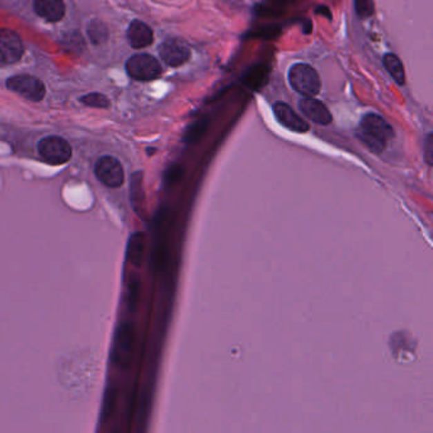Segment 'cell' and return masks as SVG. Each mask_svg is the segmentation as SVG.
<instances>
[{"label": "cell", "instance_id": "obj_9", "mask_svg": "<svg viewBox=\"0 0 433 433\" xmlns=\"http://www.w3.org/2000/svg\"><path fill=\"white\" fill-rule=\"evenodd\" d=\"M273 113H275L276 119L290 131L304 134L310 128L307 121L300 117L299 115L286 103L276 102L273 104Z\"/></svg>", "mask_w": 433, "mask_h": 433}, {"label": "cell", "instance_id": "obj_10", "mask_svg": "<svg viewBox=\"0 0 433 433\" xmlns=\"http://www.w3.org/2000/svg\"><path fill=\"white\" fill-rule=\"evenodd\" d=\"M299 108L309 119L318 125L327 126L333 119L331 112L325 107V104L314 99L313 97H304L302 99H300Z\"/></svg>", "mask_w": 433, "mask_h": 433}, {"label": "cell", "instance_id": "obj_2", "mask_svg": "<svg viewBox=\"0 0 433 433\" xmlns=\"http://www.w3.org/2000/svg\"><path fill=\"white\" fill-rule=\"evenodd\" d=\"M289 81L298 93L304 97H315L320 92L322 81L314 68L307 64H295L289 71Z\"/></svg>", "mask_w": 433, "mask_h": 433}, {"label": "cell", "instance_id": "obj_18", "mask_svg": "<svg viewBox=\"0 0 433 433\" xmlns=\"http://www.w3.org/2000/svg\"><path fill=\"white\" fill-rule=\"evenodd\" d=\"M354 9L360 18H367L374 15V0H354Z\"/></svg>", "mask_w": 433, "mask_h": 433}, {"label": "cell", "instance_id": "obj_5", "mask_svg": "<svg viewBox=\"0 0 433 433\" xmlns=\"http://www.w3.org/2000/svg\"><path fill=\"white\" fill-rule=\"evenodd\" d=\"M126 70L128 75L135 80L148 81L159 78L163 69L155 57L146 54H139L128 59Z\"/></svg>", "mask_w": 433, "mask_h": 433}, {"label": "cell", "instance_id": "obj_13", "mask_svg": "<svg viewBox=\"0 0 433 433\" xmlns=\"http://www.w3.org/2000/svg\"><path fill=\"white\" fill-rule=\"evenodd\" d=\"M383 63H384L386 70L389 71V74L393 77L394 80L399 86H404L405 84V73H404V66H403L401 59L394 54H386L384 56Z\"/></svg>", "mask_w": 433, "mask_h": 433}, {"label": "cell", "instance_id": "obj_17", "mask_svg": "<svg viewBox=\"0 0 433 433\" xmlns=\"http://www.w3.org/2000/svg\"><path fill=\"white\" fill-rule=\"evenodd\" d=\"M142 249H144V244H142V234H135L131 239V243H130V254H131V260L135 264H140V260L142 257Z\"/></svg>", "mask_w": 433, "mask_h": 433}, {"label": "cell", "instance_id": "obj_3", "mask_svg": "<svg viewBox=\"0 0 433 433\" xmlns=\"http://www.w3.org/2000/svg\"><path fill=\"white\" fill-rule=\"evenodd\" d=\"M39 154L48 164L60 166L70 160V144L59 136H48L39 142Z\"/></svg>", "mask_w": 433, "mask_h": 433}, {"label": "cell", "instance_id": "obj_15", "mask_svg": "<svg viewBox=\"0 0 433 433\" xmlns=\"http://www.w3.org/2000/svg\"><path fill=\"white\" fill-rule=\"evenodd\" d=\"M88 36H89V39L93 44L99 45V44H103L108 37V30H107V27L104 24L98 22V21H95V22L89 24V27H88Z\"/></svg>", "mask_w": 433, "mask_h": 433}, {"label": "cell", "instance_id": "obj_6", "mask_svg": "<svg viewBox=\"0 0 433 433\" xmlns=\"http://www.w3.org/2000/svg\"><path fill=\"white\" fill-rule=\"evenodd\" d=\"M7 87L32 102L42 101L46 93L45 84L31 75L12 77L7 80Z\"/></svg>", "mask_w": 433, "mask_h": 433}, {"label": "cell", "instance_id": "obj_1", "mask_svg": "<svg viewBox=\"0 0 433 433\" xmlns=\"http://www.w3.org/2000/svg\"><path fill=\"white\" fill-rule=\"evenodd\" d=\"M394 136L393 127L378 113L365 115L357 130V137L360 142L375 154H381Z\"/></svg>", "mask_w": 433, "mask_h": 433}, {"label": "cell", "instance_id": "obj_7", "mask_svg": "<svg viewBox=\"0 0 433 433\" xmlns=\"http://www.w3.org/2000/svg\"><path fill=\"white\" fill-rule=\"evenodd\" d=\"M23 42L12 30H0V64H15L23 55Z\"/></svg>", "mask_w": 433, "mask_h": 433}, {"label": "cell", "instance_id": "obj_11", "mask_svg": "<svg viewBox=\"0 0 433 433\" xmlns=\"http://www.w3.org/2000/svg\"><path fill=\"white\" fill-rule=\"evenodd\" d=\"M33 7L39 17L52 23L61 21L65 15L63 0H35Z\"/></svg>", "mask_w": 433, "mask_h": 433}, {"label": "cell", "instance_id": "obj_19", "mask_svg": "<svg viewBox=\"0 0 433 433\" xmlns=\"http://www.w3.org/2000/svg\"><path fill=\"white\" fill-rule=\"evenodd\" d=\"M182 168L180 166H171L166 174V183L168 186H173L175 182L181 178Z\"/></svg>", "mask_w": 433, "mask_h": 433}, {"label": "cell", "instance_id": "obj_4", "mask_svg": "<svg viewBox=\"0 0 433 433\" xmlns=\"http://www.w3.org/2000/svg\"><path fill=\"white\" fill-rule=\"evenodd\" d=\"M95 177L98 181L110 189H118L125 182L124 166L116 157H99L95 166Z\"/></svg>", "mask_w": 433, "mask_h": 433}, {"label": "cell", "instance_id": "obj_16", "mask_svg": "<svg viewBox=\"0 0 433 433\" xmlns=\"http://www.w3.org/2000/svg\"><path fill=\"white\" fill-rule=\"evenodd\" d=\"M81 102L86 106L95 107V108H106L110 106V101L107 99V97L101 93H90V95H84L81 98Z\"/></svg>", "mask_w": 433, "mask_h": 433}, {"label": "cell", "instance_id": "obj_20", "mask_svg": "<svg viewBox=\"0 0 433 433\" xmlns=\"http://www.w3.org/2000/svg\"><path fill=\"white\" fill-rule=\"evenodd\" d=\"M425 157L427 164L431 166L433 164V140L432 134L427 135L425 140Z\"/></svg>", "mask_w": 433, "mask_h": 433}, {"label": "cell", "instance_id": "obj_14", "mask_svg": "<svg viewBox=\"0 0 433 433\" xmlns=\"http://www.w3.org/2000/svg\"><path fill=\"white\" fill-rule=\"evenodd\" d=\"M209 127V119L207 118H201V119H197L196 122H193L189 128L186 130L184 136H183V140L187 142V144H195L198 142L204 134L206 133Z\"/></svg>", "mask_w": 433, "mask_h": 433}, {"label": "cell", "instance_id": "obj_12", "mask_svg": "<svg viewBox=\"0 0 433 433\" xmlns=\"http://www.w3.org/2000/svg\"><path fill=\"white\" fill-rule=\"evenodd\" d=\"M127 37L133 48H144L153 44L154 33L148 24L144 23L142 21H134L128 27Z\"/></svg>", "mask_w": 433, "mask_h": 433}, {"label": "cell", "instance_id": "obj_8", "mask_svg": "<svg viewBox=\"0 0 433 433\" xmlns=\"http://www.w3.org/2000/svg\"><path fill=\"white\" fill-rule=\"evenodd\" d=\"M160 57L168 66L178 68L191 59V48L180 39H168L159 46Z\"/></svg>", "mask_w": 433, "mask_h": 433}]
</instances>
